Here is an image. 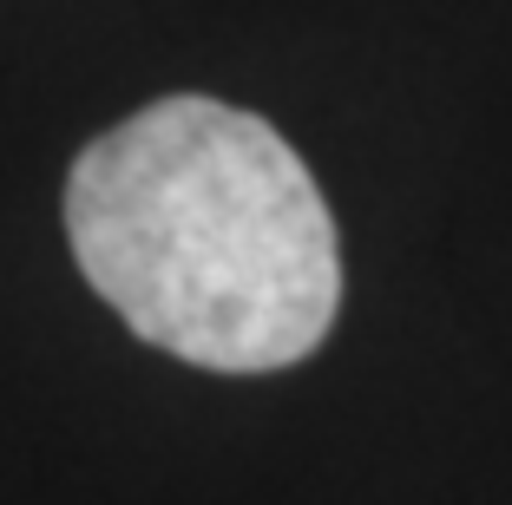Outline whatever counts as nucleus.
Instances as JSON below:
<instances>
[{
  "label": "nucleus",
  "instance_id": "obj_1",
  "mask_svg": "<svg viewBox=\"0 0 512 505\" xmlns=\"http://www.w3.org/2000/svg\"><path fill=\"white\" fill-rule=\"evenodd\" d=\"M73 263L138 342L211 374H276L342 309V243L270 119L171 92L92 138L66 178Z\"/></svg>",
  "mask_w": 512,
  "mask_h": 505
}]
</instances>
